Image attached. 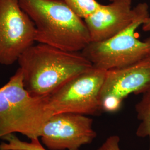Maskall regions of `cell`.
Instances as JSON below:
<instances>
[{"mask_svg": "<svg viewBox=\"0 0 150 150\" xmlns=\"http://www.w3.org/2000/svg\"><path fill=\"white\" fill-rule=\"evenodd\" d=\"M23 83L35 97L48 96L93 65L81 52L65 51L47 45H33L18 59Z\"/></svg>", "mask_w": 150, "mask_h": 150, "instance_id": "1", "label": "cell"}, {"mask_svg": "<svg viewBox=\"0 0 150 150\" xmlns=\"http://www.w3.org/2000/svg\"><path fill=\"white\" fill-rule=\"evenodd\" d=\"M35 27V41L65 51L81 52L91 42L84 20L64 0H19Z\"/></svg>", "mask_w": 150, "mask_h": 150, "instance_id": "2", "label": "cell"}, {"mask_svg": "<svg viewBox=\"0 0 150 150\" xmlns=\"http://www.w3.org/2000/svg\"><path fill=\"white\" fill-rule=\"evenodd\" d=\"M52 115L46 96H32L25 89L19 69L0 88V139L15 132L30 139L39 138Z\"/></svg>", "mask_w": 150, "mask_h": 150, "instance_id": "3", "label": "cell"}, {"mask_svg": "<svg viewBox=\"0 0 150 150\" xmlns=\"http://www.w3.org/2000/svg\"><path fill=\"white\" fill-rule=\"evenodd\" d=\"M106 70L92 67L76 75L46 96L52 113L98 115L102 112L100 93Z\"/></svg>", "mask_w": 150, "mask_h": 150, "instance_id": "4", "label": "cell"}, {"mask_svg": "<svg viewBox=\"0 0 150 150\" xmlns=\"http://www.w3.org/2000/svg\"><path fill=\"white\" fill-rule=\"evenodd\" d=\"M148 17L135 20L123 31L107 40L91 42L81 52L93 67L106 71L139 61L150 54V38L141 41L136 37V31Z\"/></svg>", "mask_w": 150, "mask_h": 150, "instance_id": "5", "label": "cell"}, {"mask_svg": "<svg viewBox=\"0 0 150 150\" xmlns=\"http://www.w3.org/2000/svg\"><path fill=\"white\" fill-rule=\"evenodd\" d=\"M35 42L34 23L19 0H0V64H13Z\"/></svg>", "mask_w": 150, "mask_h": 150, "instance_id": "6", "label": "cell"}, {"mask_svg": "<svg viewBox=\"0 0 150 150\" xmlns=\"http://www.w3.org/2000/svg\"><path fill=\"white\" fill-rule=\"evenodd\" d=\"M150 89V54L129 66L106 71L100 93L102 111L115 112L129 95Z\"/></svg>", "mask_w": 150, "mask_h": 150, "instance_id": "7", "label": "cell"}, {"mask_svg": "<svg viewBox=\"0 0 150 150\" xmlns=\"http://www.w3.org/2000/svg\"><path fill=\"white\" fill-rule=\"evenodd\" d=\"M92 123V119L84 115L54 114L44 124L40 137L48 150H79L96 137Z\"/></svg>", "mask_w": 150, "mask_h": 150, "instance_id": "8", "label": "cell"}, {"mask_svg": "<svg viewBox=\"0 0 150 150\" xmlns=\"http://www.w3.org/2000/svg\"><path fill=\"white\" fill-rule=\"evenodd\" d=\"M147 4L139 3L134 8L131 5L111 2L84 18L91 42L106 40L121 32L135 20L150 16Z\"/></svg>", "mask_w": 150, "mask_h": 150, "instance_id": "9", "label": "cell"}, {"mask_svg": "<svg viewBox=\"0 0 150 150\" xmlns=\"http://www.w3.org/2000/svg\"><path fill=\"white\" fill-rule=\"evenodd\" d=\"M135 110L140 121L136 134L139 137H149L150 150V89L143 93L142 98L135 106Z\"/></svg>", "mask_w": 150, "mask_h": 150, "instance_id": "10", "label": "cell"}, {"mask_svg": "<svg viewBox=\"0 0 150 150\" xmlns=\"http://www.w3.org/2000/svg\"><path fill=\"white\" fill-rule=\"evenodd\" d=\"M2 139L7 142L0 144V150H46L39 141V138L31 139L30 142L23 141L13 134H7Z\"/></svg>", "mask_w": 150, "mask_h": 150, "instance_id": "11", "label": "cell"}, {"mask_svg": "<svg viewBox=\"0 0 150 150\" xmlns=\"http://www.w3.org/2000/svg\"><path fill=\"white\" fill-rule=\"evenodd\" d=\"M74 12L84 19L98 10L101 4L96 0H64Z\"/></svg>", "mask_w": 150, "mask_h": 150, "instance_id": "12", "label": "cell"}, {"mask_svg": "<svg viewBox=\"0 0 150 150\" xmlns=\"http://www.w3.org/2000/svg\"><path fill=\"white\" fill-rule=\"evenodd\" d=\"M120 141L118 136H111L96 150H121L119 147Z\"/></svg>", "mask_w": 150, "mask_h": 150, "instance_id": "13", "label": "cell"}, {"mask_svg": "<svg viewBox=\"0 0 150 150\" xmlns=\"http://www.w3.org/2000/svg\"><path fill=\"white\" fill-rule=\"evenodd\" d=\"M141 26L144 31L150 32V16L145 20Z\"/></svg>", "mask_w": 150, "mask_h": 150, "instance_id": "14", "label": "cell"}, {"mask_svg": "<svg viewBox=\"0 0 150 150\" xmlns=\"http://www.w3.org/2000/svg\"><path fill=\"white\" fill-rule=\"evenodd\" d=\"M111 2H117V3H123L129 5H131L132 0H109Z\"/></svg>", "mask_w": 150, "mask_h": 150, "instance_id": "15", "label": "cell"}]
</instances>
